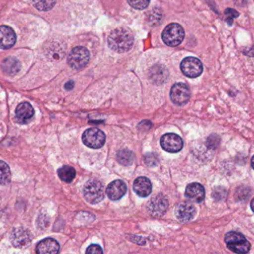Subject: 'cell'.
<instances>
[{"label": "cell", "instance_id": "obj_23", "mask_svg": "<svg viewBox=\"0 0 254 254\" xmlns=\"http://www.w3.org/2000/svg\"><path fill=\"white\" fill-rule=\"evenodd\" d=\"M58 175L62 181L69 184L75 179L76 172L72 166H64L59 169Z\"/></svg>", "mask_w": 254, "mask_h": 254}, {"label": "cell", "instance_id": "obj_15", "mask_svg": "<svg viewBox=\"0 0 254 254\" xmlns=\"http://www.w3.org/2000/svg\"><path fill=\"white\" fill-rule=\"evenodd\" d=\"M185 195L193 202L200 203L205 198L204 188L198 183H191L186 188Z\"/></svg>", "mask_w": 254, "mask_h": 254}, {"label": "cell", "instance_id": "obj_16", "mask_svg": "<svg viewBox=\"0 0 254 254\" xmlns=\"http://www.w3.org/2000/svg\"><path fill=\"white\" fill-rule=\"evenodd\" d=\"M133 191L139 197H148L152 191V184L151 181L145 177H139L133 183Z\"/></svg>", "mask_w": 254, "mask_h": 254}, {"label": "cell", "instance_id": "obj_29", "mask_svg": "<svg viewBox=\"0 0 254 254\" xmlns=\"http://www.w3.org/2000/svg\"><path fill=\"white\" fill-rule=\"evenodd\" d=\"M86 254H103L102 248L98 245H92L87 248Z\"/></svg>", "mask_w": 254, "mask_h": 254}, {"label": "cell", "instance_id": "obj_17", "mask_svg": "<svg viewBox=\"0 0 254 254\" xmlns=\"http://www.w3.org/2000/svg\"><path fill=\"white\" fill-rule=\"evenodd\" d=\"M15 114L17 122L21 124H24L27 123L33 117L35 111L30 104L23 102L17 106Z\"/></svg>", "mask_w": 254, "mask_h": 254}, {"label": "cell", "instance_id": "obj_19", "mask_svg": "<svg viewBox=\"0 0 254 254\" xmlns=\"http://www.w3.org/2000/svg\"><path fill=\"white\" fill-rule=\"evenodd\" d=\"M2 70L8 75H14L21 69V64L16 58L9 57L2 62Z\"/></svg>", "mask_w": 254, "mask_h": 254}, {"label": "cell", "instance_id": "obj_4", "mask_svg": "<svg viewBox=\"0 0 254 254\" xmlns=\"http://www.w3.org/2000/svg\"><path fill=\"white\" fill-rule=\"evenodd\" d=\"M185 33L184 29L177 23H172L166 26L162 34V38L165 44L169 47H177L184 40Z\"/></svg>", "mask_w": 254, "mask_h": 254}, {"label": "cell", "instance_id": "obj_27", "mask_svg": "<svg viewBox=\"0 0 254 254\" xmlns=\"http://www.w3.org/2000/svg\"><path fill=\"white\" fill-rule=\"evenodd\" d=\"M221 138L218 135L211 134L206 139V145L209 149H216L220 145Z\"/></svg>", "mask_w": 254, "mask_h": 254}, {"label": "cell", "instance_id": "obj_20", "mask_svg": "<svg viewBox=\"0 0 254 254\" xmlns=\"http://www.w3.org/2000/svg\"><path fill=\"white\" fill-rule=\"evenodd\" d=\"M169 76L167 69L163 66H155L151 69V79L155 84H160L164 83Z\"/></svg>", "mask_w": 254, "mask_h": 254}, {"label": "cell", "instance_id": "obj_24", "mask_svg": "<svg viewBox=\"0 0 254 254\" xmlns=\"http://www.w3.org/2000/svg\"><path fill=\"white\" fill-rule=\"evenodd\" d=\"M11 178L9 166L5 162L0 160V185L4 186L9 184Z\"/></svg>", "mask_w": 254, "mask_h": 254}, {"label": "cell", "instance_id": "obj_32", "mask_svg": "<svg viewBox=\"0 0 254 254\" xmlns=\"http://www.w3.org/2000/svg\"><path fill=\"white\" fill-rule=\"evenodd\" d=\"M74 87V82L72 81H68L66 84H65V89L67 90H71Z\"/></svg>", "mask_w": 254, "mask_h": 254}, {"label": "cell", "instance_id": "obj_11", "mask_svg": "<svg viewBox=\"0 0 254 254\" xmlns=\"http://www.w3.org/2000/svg\"><path fill=\"white\" fill-rule=\"evenodd\" d=\"M10 240L13 246L23 249L28 248L32 243V233L27 229L18 227L13 230Z\"/></svg>", "mask_w": 254, "mask_h": 254}, {"label": "cell", "instance_id": "obj_13", "mask_svg": "<svg viewBox=\"0 0 254 254\" xmlns=\"http://www.w3.org/2000/svg\"><path fill=\"white\" fill-rule=\"evenodd\" d=\"M127 190V185L124 181L116 180L107 187V195L111 200H118L126 194Z\"/></svg>", "mask_w": 254, "mask_h": 254}, {"label": "cell", "instance_id": "obj_21", "mask_svg": "<svg viewBox=\"0 0 254 254\" xmlns=\"http://www.w3.org/2000/svg\"><path fill=\"white\" fill-rule=\"evenodd\" d=\"M47 56L51 60H59L64 56V48L60 43L53 42L47 48Z\"/></svg>", "mask_w": 254, "mask_h": 254}, {"label": "cell", "instance_id": "obj_6", "mask_svg": "<svg viewBox=\"0 0 254 254\" xmlns=\"http://www.w3.org/2000/svg\"><path fill=\"white\" fill-rule=\"evenodd\" d=\"M90 53L83 47H75L68 56V64L74 69H81L88 64Z\"/></svg>", "mask_w": 254, "mask_h": 254}, {"label": "cell", "instance_id": "obj_8", "mask_svg": "<svg viewBox=\"0 0 254 254\" xmlns=\"http://www.w3.org/2000/svg\"><path fill=\"white\" fill-rule=\"evenodd\" d=\"M191 93L187 84L177 83L172 86L170 91V99L175 105L182 106L190 100Z\"/></svg>", "mask_w": 254, "mask_h": 254}, {"label": "cell", "instance_id": "obj_25", "mask_svg": "<svg viewBox=\"0 0 254 254\" xmlns=\"http://www.w3.org/2000/svg\"><path fill=\"white\" fill-rule=\"evenodd\" d=\"M34 6L39 11H47L54 7L56 0H32Z\"/></svg>", "mask_w": 254, "mask_h": 254}, {"label": "cell", "instance_id": "obj_30", "mask_svg": "<svg viewBox=\"0 0 254 254\" xmlns=\"http://www.w3.org/2000/svg\"><path fill=\"white\" fill-rule=\"evenodd\" d=\"M151 126H152V123L151 122L148 121V120H143V121L139 123L138 127H139V130L146 131V130H148L151 128Z\"/></svg>", "mask_w": 254, "mask_h": 254}, {"label": "cell", "instance_id": "obj_12", "mask_svg": "<svg viewBox=\"0 0 254 254\" xmlns=\"http://www.w3.org/2000/svg\"><path fill=\"white\" fill-rule=\"evenodd\" d=\"M175 216L181 222H188L195 216L196 209L190 201H181L175 207Z\"/></svg>", "mask_w": 254, "mask_h": 254}, {"label": "cell", "instance_id": "obj_14", "mask_svg": "<svg viewBox=\"0 0 254 254\" xmlns=\"http://www.w3.org/2000/svg\"><path fill=\"white\" fill-rule=\"evenodd\" d=\"M17 41L15 32L9 26H0V48H11Z\"/></svg>", "mask_w": 254, "mask_h": 254}, {"label": "cell", "instance_id": "obj_26", "mask_svg": "<svg viewBox=\"0 0 254 254\" xmlns=\"http://www.w3.org/2000/svg\"><path fill=\"white\" fill-rule=\"evenodd\" d=\"M144 161L148 167L157 166L159 163L158 155L155 153H148V154H145V157H144Z\"/></svg>", "mask_w": 254, "mask_h": 254}, {"label": "cell", "instance_id": "obj_10", "mask_svg": "<svg viewBox=\"0 0 254 254\" xmlns=\"http://www.w3.org/2000/svg\"><path fill=\"white\" fill-rule=\"evenodd\" d=\"M160 145L164 151L169 153L179 152L184 147V141L176 133H166L160 139Z\"/></svg>", "mask_w": 254, "mask_h": 254}, {"label": "cell", "instance_id": "obj_1", "mask_svg": "<svg viewBox=\"0 0 254 254\" xmlns=\"http://www.w3.org/2000/svg\"><path fill=\"white\" fill-rule=\"evenodd\" d=\"M133 37L130 31L117 29L113 31L108 37V46L111 50L119 53H126L131 49Z\"/></svg>", "mask_w": 254, "mask_h": 254}, {"label": "cell", "instance_id": "obj_2", "mask_svg": "<svg viewBox=\"0 0 254 254\" xmlns=\"http://www.w3.org/2000/svg\"><path fill=\"white\" fill-rule=\"evenodd\" d=\"M227 248L236 254H248L251 250V243L243 234L239 232L230 231L224 236Z\"/></svg>", "mask_w": 254, "mask_h": 254}, {"label": "cell", "instance_id": "obj_5", "mask_svg": "<svg viewBox=\"0 0 254 254\" xmlns=\"http://www.w3.org/2000/svg\"><path fill=\"white\" fill-rule=\"evenodd\" d=\"M82 141L86 146L93 149H98L105 145L106 136L100 129L91 127L87 129L83 133Z\"/></svg>", "mask_w": 254, "mask_h": 254}, {"label": "cell", "instance_id": "obj_31", "mask_svg": "<svg viewBox=\"0 0 254 254\" xmlns=\"http://www.w3.org/2000/svg\"><path fill=\"white\" fill-rule=\"evenodd\" d=\"M225 14L228 16V19H231L232 20L233 18H236L239 16V13L235 10L231 9V8H227L225 11Z\"/></svg>", "mask_w": 254, "mask_h": 254}, {"label": "cell", "instance_id": "obj_28", "mask_svg": "<svg viewBox=\"0 0 254 254\" xmlns=\"http://www.w3.org/2000/svg\"><path fill=\"white\" fill-rule=\"evenodd\" d=\"M130 6L138 10H143L148 6L150 0H127Z\"/></svg>", "mask_w": 254, "mask_h": 254}, {"label": "cell", "instance_id": "obj_18", "mask_svg": "<svg viewBox=\"0 0 254 254\" xmlns=\"http://www.w3.org/2000/svg\"><path fill=\"white\" fill-rule=\"evenodd\" d=\"M60 245L51 238L44 239L37 245L36 252L40 254H56L59 252Z\"/></svg>", "mask_w": 254, "mask_h": 254}, {"label": "cell", "instance_id": "obj_3", "mask_svg": "<svg viewBox=\"0 0 254 254\" xmlns=\"http://www.w3.org/2000/svg\"><path fill=\"white\" fill-rule=\"evenodd\" d=\"M84 196L88 203L96 204L100 203L105 197L103 184L97 180H90L84 187Z\"/></svg>", "mask_w": 254, "mask_h": 254}, {"label": "cell", "instance_id": "obj_9", "mask_svg": "<svg viewBox=\"0 0 254 254\" xmlns=\"http://www.w3.org/2000/svg\"><path fill=\"white\" fill-rule=\"evenodd\" d=\"M181 69L186 76L191 78H197L203 72V65L196 58L188 57L181 62Z\"/></svg>", "mask_w": 254, "mask_h": 254}, {"label": "cell", "instance_id": "obj_33", "mask_svg": "<svg viewBox=\"0 0 254 254\" xmlns=\"http://www.w3.org/2000/svg\"><path fill=\"white\" fill-rule=\"evenodd\" d=\"M253 203H254V200H251V209H252L253 210Z\"/></svg>", "mask_w": 254, "mask_h": 254}, {"label": "cell", "instance_id": "obj_22", "mask_svg": "<svg viewBox=\"0 0 254 254\" xmlns=\"http://www.w3.org/2000/svg\"><path fill=\"white\" fill-rule=\"evenodd\" d=\"M135 155L133 151L128 149H122L117 154V160L123 166H130L134 161Z\"/></svg>", "mask_w": 254, "mask_h": 254}, {"label": "cell", "instance_id": "obj_7", "mask_svg": "<svg viewBox=\"0 0 254 254\" xmlns=\"http://www.w3.org/2000/svg\"><path fill=\"white\" fill-rule=\"evenodd\" d=\"M169 206V200L163 194H156L147 204V209L150 215L158 218L163 216L166 213Z\"/></svg>", "mask_w": 254, "mask_h": 254}]
</instances>
